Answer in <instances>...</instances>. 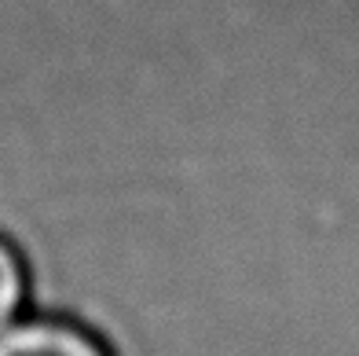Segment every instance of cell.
I'll return each mask as SVG.
<instances>
[{
    "mask_svg": "<svg viewBox=\"0 0 359 356\" xmlns=\"http://www.w3.org/2000/svg\"><path fill=\"white\" fill-rule=\"evenodd\" d=\"M26 294H29V276H26L22 253L0 235V331L22 316Z\"/></svg>",
    "mask_w": 359,
    "mask_h": 356,
    "instance_id": "obj_2",
    "label": "cell"
},
{
    "mask_svg": "<svg viewBox=\"0 0 359 356\" xmlns=\"http://www.w3.org/2000/svg\"><path fill=\"white\" fill-rule=\"evenodd\" d=\"M0 356H110V349L70 319H15L0 331Z\"/></svg>",
    "mask_w": 359,
    "mask_h": 356,
    "instance_id": "obj_1",
    "label": "cell"
}]
</instances>
